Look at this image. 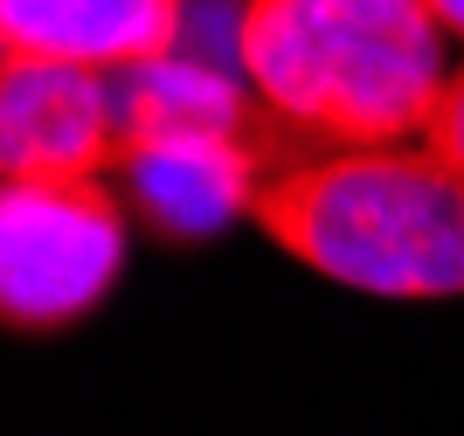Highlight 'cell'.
<instances>
[{
	"mask_svg": "<svg viewBox=\"0 0 464 436\" xmlns=\"http://www.w3.org/2000/svg\"><path fill=\"white\" fill-rule=\"evenodd\" d=\"M423 146H437L450 167H464V63H450L444 91H437V111L423 125Z\"/></svg>",
	"mask_w": 464,
	"mask_h": 436,
	"instance_id": "8",
	"label": "cell"
},
{
	"mask_svg": "<svg viewBox=\"0 0 464 436\" xmlns=\"http://www.w3.org/2000/svg\"><path fill=\"white\" fill-rule=\"evenodd\" d=\"M125 201L91 180L0 188V319L14 333H63L111 298L125 270Z\"/></svg>",
	"mask_w": 464,
	"mask_h": 436,
	"instance_id": "3",
	"label": "cell"
},
{
	"mask_svg": "<svg viewBox=\"0 0 464 436\" xmlns=\"http://www.w3.org/2000/svg\"><path fill=\"white\" fill-rule=\"evenodd\" d=\"M236 70L326 146H402L437 111L450 35L430 0H243Z\"/></svg>",
	"mask_w": 464,
	"mask_h": 436,
	"instance_id": "1",
	"label": "cell"
},
{
	"mask_svg": "<svg viewBox=\"0 0 464 436\" xmlns=\"http://www.w3.org/2000/svg\"><path fill=\"white\" fill-rule=\"evenodd\" d=\"M118 180L132 188V208L174 236L201 243L222 222L256 208L264 167H256L250 132H167V139H125L118 146Z\"/></svg>",
	"mask_w": 464,
	"mask_h": 436,
	"instance_id": "5",
	"label": "cell"
},
{
	"mask_svg": "<svg viewBox=\"0 0 464 436\" xmlns=\"http://www.w3.org/2000/svg\"><path fill=\"white\" fill-rule=\"evenodd\" d=\"M188 0H0V49L91 70H139L180 49Z\"/></svg>",
	"mask_w": 464,
	"mask_h": 436,
	"instance_id": "6",
	"label": "cell"
},
{
	"mask_svg": "<svg viewBox=\"0 0 464 436\" xmlns=\"http://www.w3.org/2000/svg\"><path fill=\"white\" fill-rule=\"evenodd\" d=\"M250 222L368 298H464V167L437 146H333L264 173Z\"/></svg>",
	"mask_w": 464,
	"mask_h": 436,
	"instance_id": "2",
	"label": "cell"
},
{
	"mask_svg": "<svg viewBox=\"0 0 464 436\" xmlns=\"http://www.w3.org/2000/svg\"><path fill=\"white\" fill-rule=\"evenodd\" d=\"M118 76L0 49V180H91L118 167Z\"/></svg>",
	"mask_w": 464,
	"mask_h": 436,
	"instance_id": "4",
	"label": "cell"
},
{
	"mask_svg": "<svg viewBox=\"0 0 464 436\" xmlns=\"http://www.w3.org/2000/svg\"><path fill=\"white\" fill-rule=\"evenodd\" d=\"M250 76L194 63L180 49L118 70V125L125 139H167V132H243L250 125Z\"/></svg>",
	"mask_w": 464,
	"mask_h": 436,
	"instance_id": "7",
	"label": "cell"
},
{
	"mask_svg": "<svg viewBox=\"0 0 464 436\" xmlns=\"http://www.w3.org/2000/svg\"><path fill=\"white\" fill-rule=\"evenodd\" d=\"M430 7H437V21H444V35L464 49V0H430Z\"/></svg>",
	"mask_w": 464,
	"mask_h": 436,
	"instance_id": "9",
	"label": "cell"
}]
</instances>
